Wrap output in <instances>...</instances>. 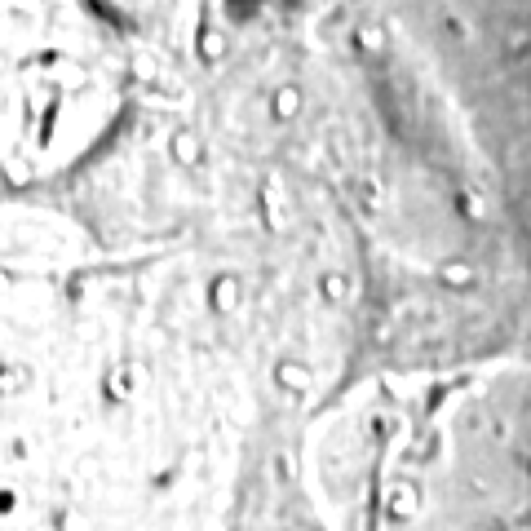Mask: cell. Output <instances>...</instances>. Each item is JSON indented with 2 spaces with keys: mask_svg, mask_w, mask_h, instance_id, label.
<instances>
[{
  "mask_svg": "<svg viewBox=\"0 0 531 531\" xmlns=\"http://www.w3.org/2000/svg\"><path fill=\"white\" fill-rule=\"evenodd\" d=\"M297 107H302V89L288 85V89L275 93V111H279V115H297Z\"/></svg>",
  "mask_w": 531,
  "mask_h": 531,
  "instance_id": "cell-1",
  "label": "cell"
},
{
  "mask_svg": "<svg viewBox=\"0 0 531 531\" xmlns=\"http://www.w3.org/2000/svg\"><path fill=\"white\" fill-rule=\"evenodd\" d=\"M173 155L191 164V160L199 155V138H191V133H177V138H173Z\"/></svg>",
  "mask_w": 531,
  "mask_h": 531,
  "instance_id": "cell-2",
  "label": "cell"
},
{
  "mask_svg": "<svg viewBox=\"0 0 531 531\" xmlns=\"http://www.w3.org/2000/svg\"><path fill=\"white\" fill-rule=\"evenodd\" d=\"M359 44H368V49H381V31H359Z\"/></svg>",
  "mask_w": 531,
  "mask_h": 531,
  "instance_id": "cell-3",
  "label": "cell"
}]
</instances>
